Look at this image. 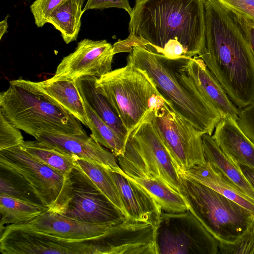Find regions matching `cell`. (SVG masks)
<instances>
[{"label": "cell", "instance_id": "cell-1", "mask_svg": "<svg viewBox=\"0 0 254 254\" xmlns=\"http://www.w3.org/2000/svg\"><path fill=\"white\" fill-rule=\"evenodd\" d=\"M206 0H135L129 34L113 46L114 55L134 46L170 59L192 58L205 42Z\"/></svg>", "mask_w": 254, "mask_h": 254}, {"label": "cell", "instance_id": "cell-2", "mask_svg": "<svg viewBox=\"0 0 254 254\" xmlns=\"http://www.w3.org/2000/svg\"><path fill=\"white\" fill-rule=\"evenodd\" d=\"M205 42L198 57L241 109L254 101V59L235 13L218 0L205 2Z\"/></svg>", "mask_w": 254, "mask_h": 254}, {"label": "cell", "instance_id": "cell-3", "mask_svg": "<svg viewBox=\"0 0 254 254\" xmlns=\"http://www.w3.org/2000/svg\"><path fill=\"white\" fill-rule=\"evenodd\" d=\"M127 63L147 74L168 105L204 133L212 135L221 116L198 91L187 73V59H170L138 46L132 47Z\"/></svg>", "mask_w": 254, "mask_h": 254}, {"label": "cell", "instance_id": "cell-4", "mask_svg": "<svg viewBox=\"0 0 254 254\" xmlns=\"http://www.w3.org/2000/svg\"><path fill=\"white\" fill-rule=\"evenodd\" d=\"M0 113L34 137L43 132L87 134L76 118L44 95L32 81H10L8 88L0 93Z\"/></svg>", "mask_w": 254, "mask_h": 254}, {"label": "cell", "instance_id": "cell-5", "mask_svg": "<svg viewBox=\"0 0 254 254\" xmlns=\"http://www.w3.org/2000/svg\"><path fill=\"white\" fill-rule=\"evenodd\" d=\"M95 86L129 135L149 111L167 103L146 72L128 64L96 78Z\"/></svg>", "mask_w": 254, "mask_h": 254}, {"label": "cell", "instance_id": "cell-6", "mask_svg": "<svg viewBox=\"0 0 254 254\" xmlns=\"http://www.w3.org/2000/svg\"><path fill=\"white\" fill-rule=\"evenodd\" d=\"M179 191L189 210L218 242L236 243L254 219V215L248 210L182 173Z\"/></svg>", "mask_w": 254, "mask_h": 254}, {"label": "cell", "instance_id": "cell-7", "mask_svg": "<svg viewBox=\"0 0 254 254\" xmlns=\"http://www.w3.org/2000/svg\"><path fill=\"white\" fill-rule=\"evenodd\" d=\"M150 112L130 133L124 155L117 157L118 163L129 176L160 180L180 193V173L152 124Z\"/></svg>", "mask_w": 254, "mask_h": 254}, {"label": "cell", "instance_id": "cell-8", "mask_svg": "<svg viewBox=\"0 0 254 254\" xmlns=\"http://www.w3.org/2000/svg\"><path fill=\"white\" fill-rule=\"evenodd\" d=\"M0 165L22 175L50 211L63 214L72 196L71 174L64 176L33 158L20 146L0 150Z\"/></svg>", "mask_w": 254, "mask_h": 254}, {"label": "cell", "instance_id": "cell-9", "mask_svg": "<svg viewBox=\"0 0 254 254\" xmlns=\"http://www.w3.org/2000/svg\"><path fill=\"white\" fill-rule=\"evenodd\" d=\"M2 254H109L106 233L85 240H70L42 233L21 224L0 228Z\"/></svg>", "mask_w": 254, "mask_h": 254}, {"label": "cell", "instance_id": "cell-10", "mask_svg": "<svg viewBox=\"0 0 254 254\" xmlns=\"http://www.w3.org/2000/svg\"><path fill=\"white\" fill-rule=\"evenodd\" d=\"M159 254H217L218 241L190 210L162 211L157 227Z\"/></svg>", "mask_w": 254, "mask_h": 254}, {"label": "cell", "instance_id": "cell-11", "mask_svg": "<svg viewBox=\"0 0 254 254\" xmlns=\"http://www.w3.org/2000/svg\"><path fill=\"white\" fill-rule=\"evenodd\" d=\"M151 121L180 173L206 162L203 132L175 113L167 103L150 112Z\"/></svg>", "mask_w": 254, "mask_h": 254}, {"label": "cell", "instance_id": "cell-12", "mask_svg": "<svg viewBox=\"0 0 254 254\" xmlns=\"http://www.w3.org/2000/svg\"><path fill=\"white\" fill-rule=\"evenodd\" d=\"M72 196L63 215L87 223L113 225L126 217L78 167L71 173Z\"/></svg>", "mask_w": 254, "mask_h": 254}, {"label": "cell", "instance_id": "cell-13", "mask_svg": "<svg viewBox=\"0 0 254 254\" xmlns=\"http://www.w3.org/2000/svg\"><path fill=\"white\" fill-rule=\"evenodd\" d=\"M113 46L106 40L84 39L74 52L63 58L51 78L76 80L86 76L99 78L112 70Z\"/></svg>", "mask_w": 254, "mask_h": 254}, {"label": "cell", "instance_id": "cell-14", "mask_svg": "<svg viewBox=\"0 0 254 254\" xmlns=\"http://www.w3.org/2000/svg\"><path fill=\"white\" fill-rule=\"evenodd\" d=\"M35 138L44 144L78 158L93 161L113 171L120 173L122 171L117 157L87 134L43 132Z\"/></svg>", "mask_w": 254, "mask_h": 254}, {"label": "cell", "instance_id": "cell-15", "mask_svg": "<svg viewBox=\"0 0 254 254\" xmlns=\"http://www.w3.org/2000/svg\"><path fill=\"white\" fill-rule=\"evenodd\" d=\"M19 224L58 238L78 241L99 237L115 225L85 223L49 210L29 221Z\"/></svg>", "mask_w": 254, "mask_h": 254}, {"label": "cell", "instance_id": "cell-16", "mask_svg": "<svg viewBox=\"0 0 254 254\" xmlns=\"http://www.w3.org/2000/svg\"><path fill=\"white\" fill-rule=\"evenodd\" d=\"M119 191L126 218L147 222L157 227L162 210L156 200L141 186L120 173L108 169Z\"/></svg>", "mask_w": 254, "mask_h": 254}, {"label": "cell", "instance_id": "cell-17", "mask_svg": "<svg viewBox=\"0 0 254 254\" xmlns=\"http://www.w3.org/2000/svg\"><path fill=\"white\" fill-rule=\"evenodd\" d=\"M185 66L198 91L217 109L221 118L237 121L240 109L231 100L203 61L198 56L187 59Z\"/></svg>", "mask_w": 254, "mask_h": 254}, {"label": "cell", "instance_id": "cell-18", "mask_svg": "<svg viewBox=\"0 0 254 254\" xmlns=\"http://www.w3.org/2000/svg\"><path fill=\"white\" fill-rule=\"evenodd\" d=\"M212 136L223 152L235 163L254 168V143L240 128L236 121L221 118Z\"/></svg>", "mask_w": 254, "mask_h": 254}, {"label": "cell", "instance_id": "cell-19", "mask_svg": "<svg viewBox=\"0 0 254 254\" xmlns=\"http://www.w3.org/2000/svg\"><path fill=\"white\" fill-rule=\"evenodd\" d=\"M183 174L214 190L254 215V200L210 163L195 165Z\"/></svg>", "mask_w": 254, "mask_h": 254}, {"label": "cell", "instance_id": "cell-20", "mask_svg": "<svg viewBox=\"0 0 254 254\" xmlns=\"http://www.w3.org/2000/svg\"><path fill=\"white\" fill-rule=\"evenodd\" d=\"M76 80L50 78L42 81H33V83L44 95L53 100L72 114L81 123L87 127L88 118L83 99L77 86Z\"/></svg>", "mask_w": 254, "mask_h": 254}, {"label": "cell", "instance_id": "cell-21", "mask_svg": "<svg viewBox=\"0 0 254 254\" xmlns=\"http://www.w3.org/2000/svg\"><path fill=\"white\" fill-rule=\"evenodd\" d=\"M96 78L86 76L77 79L79 93L100 119L127 141L129 135L127 130L108 101L96 88Z\"/></svg>", "mask_w": 254, "mask_h": 254}, {"label": "cell", "instance_id": "cell-22", "mask_svg": "<svg viewBox=\"0 0 254 254\" xmlns=\"http://www.w3.org/2000/svg\"><path fill=\"white\" fill-rule=\"evenodd\" d=\"M202 140L206 161L213 165L254 200V189L244 175L240 166L223 152L212 135L203 134Z\"/></svg>", "mask_w": 254, "mask_h": 254}, {"label": "cell", "instance_id": "cell-23", "mask_svg": "<svg viewBox=\"0 0 254 254\" xmlns=\"http://www.w3.org/2000/svg\"><path fill=\"white\" fill-rule=\"evenodd\" d=\"M84 12L77 0H64L47 19V23L59 31L66 44L76 40Z\"/></svg>", "mask_w": 254, "mask_h": 254}, {"label": "cell", "instance_id": "cell-24", "mask_svg": "<svg viewBox=\"0 0 254 254\" xmlns=\"http://www.w3.org/2000/svg\"><path fill=\"white\" fill-rule=\"evenodd\" d=\"M20 147L44 165L64 176L77 167L76 156H71L36 140L24 141Z\"/></svg>", "mask_w": 254, "mask_h": 254}, {"label": "cell", "instance_id": "cell-25", "mask_svg": "<svg viewBox=\"0 0 254 254\" xmlns=\"http://www.w3.org/2000/svg\"><path fill=\"white\" fill-rule=\"evenodd\" d=\"M126 175L143 188L156 200L162 211L179 212L189 209L187 201L182 194L163 182L155 179Z\"/></svg>", "mask_w": 254, "mask_h": 254}, {"label": "cell", "instance_id": "cell-26", "mask_svg": "<svg viewBox=\"0 0 254 254\" xmlns=\"http://www.w3.org/2000/svg\"><path fill=\"white\" fill-rule=\"evenodd\" d=\"M48 210L49 208L42 204L0 194V228L29 221Z\"/></svg>", "mask_w": 254, "mask_h": 254}, {"label": "cell", "instance_id": "cell-27", "mask_svg": "<svg viewBox=\"0 0 254 254\" xmlns=\"http://www.w3.org/2000/svg\"><path fill=\"white\" fill-rule=\"evenodd\" d=\"M78 168L85 174L102 193L126 217V212L119 191L108 169L93 161L76 158Z\"/></svg>", "mask_w": 254, "mask_h": 254}, {"label": "cell", "instance_id": "cell-28", "mask_svg": "<svg viewBox=\"0 0 254 254\" xmlns=\"http://www.w3.org/2000/svg\"><path fill=\"white\" fill-rule=\"evenodd\" d=\"M83 102L88 118L87 127L91 131L90 136L110 150L116 157L123 155L127 141L100 119L85 102Z\"/></svg>", "mask_w": 254, "mask_h": 254}, {"label": "cell", "instance_id": "cell-29", "mask_svg": "<svg viewBox=\"0 0 254 254\" xmlns=\"http://www.w3.org/2000/svg\"><path fill=\"white\" fill-rule=\"evenodd\" d=\"M0 194L42 204L30 184L22 175L1 165Z\"/></svg>", "mask_w": 254, "mask_h": 254}, {"label": "cell", "instance_id": "cell-30", "mask_svg": "<svg viewBox=\"0 0 254 254\" xmlns=\"http://www.w3.org/2000/svg\"><path fill=\"white\" fill-rule=\"evenodd\" d=\"M218 254H254V219L246 232L234 244L218 242Z\"/></svg>", "mask_w": 254, "mask_h": 254}, {"label": "cell", "instance_id": "cell-31", "mask_svg": "<svg viewBox=\"0 0 254 254\" xmlns=\"http://www.w3.org/2000/svg\"><path fill=\"white\" fill-rule=\"evenodd\" d=\"M24 142L20 129L0 113V150L20 146Z\"/></svg>", "mask_w": 254, "mask_h": 254}, {"label": "cell", "instance_id": "cell-32", "mask_svg": "<svg viewBox=\"0 0 254 254\" xmlns=\"http://www.w3.org/2000/svg\"><path fill=\"white\" fill-rule=\"evenodd\" d=\"M63 0H35L30 8L36 26L41 28L46 24L49 16Z\"/></svg>", "mask_w": 254, "mask_h": 254}, {"label": "cell", "instance_id": "cell-33", "mask_svg": "<svg viewBox=\"0 0 254 254\" xmlns=\"http://www.w3.org/2000/svg\"><path fill=\"white\" fill-rule=\"evenodd\" d=\"M236 15L254 24V0H218Z\"/></svg>", "mask_w": 254, "mask_h": 254}, {"label": "cell", "instance_id": "cell-34", "mask_svg": "<svg viewBox=\"0 0 254 254\" xmlns=\"http://www.w3.org/2000/svg\"><path fill=\"white\" fill-rule=\"evenodd\" d=\"M236 122L244 133L254 143V101L240 110Z\"/></svg>", "mask_w": 254, "mask_h": 254}, {"label": "cell", "instance_id": "cell-35", "mask_svg": "<svg viewBox=\"0 0 254 254\" xmlns=\"http://www.w3.org/2000/svg\"><path fill=\"white\" fill-rule=\"evenodd\" d=\"M118 8L126 10L130 15L132 11L128 0H87L83 10Z\"/></svg>", "mask_w": 254, "mask_h": 254}, {"label": "cell", "instance_id": "cell-36", "mask_svg": "<svg viewBox=\"0 0 254 254\" xmlns=\"http://www.w3.org/2000/svg\"><path fill=\"white\" fill-rule=\"evenodd\" d=\"M235 15L244 31L254 59V24L246 18Z\"/></svg>", "mask_w": 254, "mask_h": 254}, {"label": "cell", "instance_id": "cell-37", "mask_svg": "<svg viewBox=\"0 0 254 254\" xmlns=\"http://www.w3.org/2000/svg\"><path fill=\"white\" fill-rule=\"evenodd\" d=\"M239 166L246 179L254 189V168L244 165Z\"/></svg>", "mask_w": 254, "mask_h": 254}, {"label": "cell", "instance_id": "cell-38", "mask_svg": "<svg viewBox=\"0 0 254 254\" xmlns=\"http://www.w3.org/2000/svg\"><path fill=\"white\" fill-rule=\"evenodd\" d=\"M9 16L7 15L4 19L0 22V39L7 32L8 24L7 20Z\"/></svg>", "mask_w": 254, "mask_h": 254}, {"label": "cell", "instance_id": "cell-39", "mask_svg": "<svg viewBox=\"0 0 254 254\" xmlns=\"http://www.w3.org/2000/svg\"><path fill=\"white\" fill-rule=\"evenodd\" d=\"M77 0L79 2V3L80 4V5L83 6L84 0Z\"/></svg>", "mask_w": 254, "mask_h": 254}]
</instances>
